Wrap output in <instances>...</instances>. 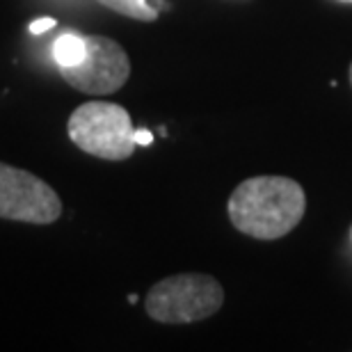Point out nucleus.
Here are the masks:
<instances>
[{"label": "nucleus", "mask_w": 352, "mask_h": 352, "mask_svg": "<svg viewBox=\"0 0 352 352\" xmlns=\"http://www.w3.org/2000/svg\"><path fill=\"white\" fill-rule=\"evenodd\" d=\"M307 210V195L288 176L245 179L227 201L229 220L236 231L256 241H279L298 227Z\"/></svg>", "instance_id": "obj_1"}, {"label": "nucleus", "mask_w": 352, "mask_h": 352, "mask_svg": "<svg viewBox=\"0 0 352 352\" xmlns=\"http://www.w3.org/2000/svg\"><path fill=\"white\" fill-rule=\"evenodd\" d=\"M224 305V288L204 272H181L156 281L146 293L144 309L165 325H188L210 318Z\"/></svg>", "instance_id": "obj_2"}, {"label": "nucleus", "mask_w": 352, "mask_h": 352, "mask_svg": "<svg viewBox=\"0 0 352 352\" xmlns=\"http://www.w3.org/2000/svg\"><path fill=\"white\" fill-rule=\"evenodd\" d=\"M67 133L80 151L103 160H126L138 146L131 115L119 103L87 101L78 105L69 117Z\"/></svg>", "instance_id": "obj_3"}, {"label": "nucleus", "mask_w": 352, "mask_h": 352, "mask_svg": "<svg viewBox=\"0 0 352 352\" xmlns=\"http://www.w3.org/2000/svg\"><path fill=\"white\" fill-rule=\"evenodd\" d=\"M85 58L74 67H60V74L74 89L91 96L119 91L131 78V60L122 44L103 34H82Z\"/></svg>", "instance_id": "obj_4"}, {"label": "nucleus", "mask_w": 352, "mask_h": 352, "mask_svg": "<svg viewBox=\"0 0 352 352\" xmlns=\"http://www.w3.org/2000/svg\"><path fill=\"white\" fill-rule=\"evenodd\" d=\"M62 215L58 192L44 179L0 163V220L51 224Z\"/></svg>", "instance_id": "obj_5"}, {"label": "nucleus", "mask_w": 352, "mask_h": 352, "mask_svg": "<svg viewBox=\"0 0 352 352\" xmlns=\"http://www.w3.org/2000/svg\"><path fill=\"white\" fill-rule=\"evenodd\" d=\"M85 58V39L78 32H65L53 44V60L58 67H74Z\"/></svg>", "instance_id": "obj_6"}, {"label": "nucleus", "mask_w": 352, "mask_h": 352, "mask_svg": "<svg viewBox=\"0 0 352 352\" xmlns=\"http://www.w3.org/2000/svg\"><path fill=\"white\" fill-rule=\"evenodd\" d=\"M96 3L108 7L112 12L122 14V16L144 21V23H151V21L158 19V10L151 7L146 0H96Z\"/></svg>", "instance_id": "obj_7"}, {"label": "nucleus", "mask_w": 352, "mask_h": 352, "mask_svg": "<svg viewBox=\"0 0 352 352\" xmlns=\"http://www.w3.org/2000/svg\"><path fill=\"white\" fill-rule=\"evenodd\" d=\"M55 25H58V21L51 19V16H44V19L32 21V23H30V32H32V34H44V32H48V30H53Z\"/></svg>", "instance_id": "obj_8"}, {"label": "nucleus", "mask_w": 352, "mask_h": 352, "mask_svg": "<svg viewBox=\"0 0 352 352\" xmlns=\"http://www.w3.org/2000/svg\"><path fill=\"white\" fill-rule=\"evenodd\" d=\"M133 140H135V144H140V146L153 144V135L149 131H135V133H133Z\"/></svg>", "instance_id": "obj_9"}, {"label": "nucleus", "mask_w": 352, "mask_h": 352, "mask_svg": "<svg viewBox=\"0 0 352 352\" xmlns=\"http://www.w3.org/2000/svg\"><path fill=\"white\" fill-rule=\"evenodd\" d=\"M350 85H352V65H350Z\"/></svg>", "instance_id": "obj_10"}]
</instances>
